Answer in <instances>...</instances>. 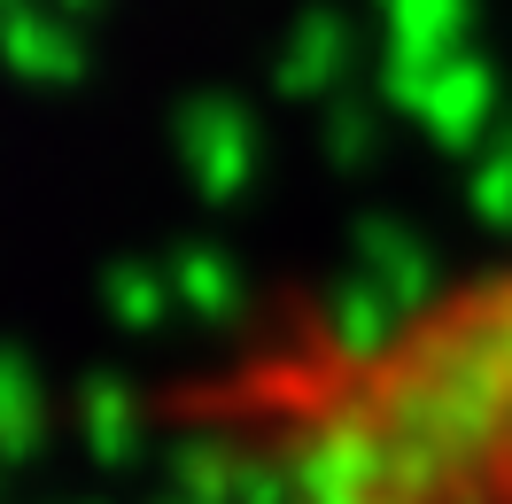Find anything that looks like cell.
<instances>
[{"instance_id":"cell-1","label":"cell","mask_w":512,"mask_h":504,"mask_svg":"<svg viewBox=\"0 0 512 504\" xmlns=\"http://www.w3.org/2000/svg\"><path fill=\"white\" fill-rule=\"evenodd\" d=\"M218 504H512V249L373 318H288L171 388Z\"/></svg>"}]
</instances>
